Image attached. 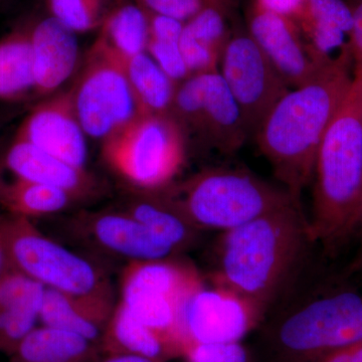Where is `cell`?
<instances>
[{
  "label": "cell",
  "mask_w": 362,
  "mask_h": 362,
  "mask_svg": "<svg viewBox=\"0 0 362 362\" xmlns=\"http://www.w3.org/2000/svg\"><path fill=\"white\" fill-rule=\"evenodd\" d=\"M354 233H356L357 238H358V250H357L354 261L350 264L349 273H361L362 272V194L361 202H359L358 214H357Z\"/></svg>",
  "instance_id": "cell-36"
},
{
  "label": "cell",
  "mask_w": 362,
  "mask_h": 362,
  "mask_svg": "<svg viewBox=\"0 0 362 362\" xmlns=\"http://www.w3.org/2000/svg\"><path fill=\"white\" fill-rule=\"evenodd\" d=\"M228 6L209 4L183 25L180 51L190 76L220 70L230 33L226 23Z\"/></svg>",
  "instance_id": "cell-17"
},
{
  "label": "cell",
  "mask_w": 362,
  "mask_h": 362,
  "mask_svg": "<svg viewBox=\"0 0 362 362\" xmlns=\"http://www.w3.org/2000/svg\"><path fill=\"white\" fill-rule=\"evenodd\" d=\"M109 1H110V0H109ZM117 2H118V4H123V0H116Z\"/></svg>",
  "instance_id": "cell-41"
},
{
  "label": "cell",
  "mask_w": 362,
  "mask_h": 362,
  "mask_svg": "<svg viewBox=\"0 0 362 362\" xmlns=\"http://www.w3.org/2000/svg\"><path fill=\"white\" fill-rule=\"evenodd\" d=\"M312 243L300 202L263 214L223 232L214 285L242 295L268 314L294 282Z\"/></svg>",
  "instance_id": "cell-1"
},
{
  "label": "cell",
  "mask_w": 362,
  "mask_h": 362,
  "mask_svg": "<svg viewBox=\"0 0 362 362\" xmlns=\"http://www.w3.org/2000/svg\"><path fill=\"white\" fill-rule=\"evenodd\" d=\"M97 344L74 333L40 326L11 356V362H94Z\"/></svg>",
  "instance_id": "cell-22"
},
{
  "label": "cell",
  "mask_w": 362,
  "mask_h": 362,
  "mask_svg": "<svg viewBox=\"0 0 362 362\" xmlns=\"http://www.w3.org/2000/svg\"><path fill=\"white\" fill-rule=\"evenodd\" d=\"M354 80L351 57L327 64L310 82L288 90L255 134L275 177L298 201L313 181L319 146Z\"/></svg>",
  "instance_id": "cell-2"
},
{
  "label": "cell",
  "mask_w": 362,
  "mask_h": 362,
  "mask_svg": "<svg viewBox=\"0 0 362 362\" xmlns=\"http://www.w3.org/2000/svg\"><path fill=\"white\" fill-rule=\"evenodd\" d=\"M135 4L146 13L168 16L182 23L211 4L209 0H135Z\"/></svg>",
  "instance_id": "cell-32"
},
{
  "label": "cell",
  "mask_w": 362,
  "mask_h": 362,
  "mask_svg": "<svg viewBox=\"0 0 362 362\" xmlns=\"http://www.w3.org/2000/svg\"><path fill=\"white\" fill-rule=\"evenodd\" d=\"M312 362H362V341L334 350Z\"/></svg>",
  "instance_id": "cell-35"
},
{
  "label": "cell",
  "mask_w": 362,
  "mask_h": 362,
  "mask_svg": "<svg viewBox=\"0 0 362 362\" xmlns=\"http://www.w3.org/2000/svg\"><path fill=\"white\" fill-rule=\"evenodd\" d=\"M259 6L294 21L303 13L307 0H257Z\"/></svg>",
  "instance_id": "cell-34"
},
{
  "label": "cell",
  "mask_w": 362,
  "mask_h": 362,
  "mask_svg": "<svg viewBox=\"0 0 362 362\" xmlns=\"http://www.w3.org/2000/svg\"><path fill=\"white\" fill-rule=\"evenodd\" d=\"M108 354H135L168 362L185 356V345L147 327L121 305L105 328L101 339Z\"/></svg>",
  "instance_id": "cell-18"
},
{
  "label": "cell",
  "mask_w": 362,
  "mask_h": 362,
  "mask_svg": "<svg viewBox=\"0 0 362 362\" xmlns=\"http://www.w3.org/2000/svg\"><path fill=\"white\" fill-rule=\"evenodd\" d=\"M183 357L187 362H252L250 350L242 342L194 343Z\"/></svg>",
  "instance_id": "cell-31"
},
{
  "label": "cell",
  "mask_w": 362,
  "mask_h": 362,
  "mask_svg": "<svg viewBox=\"0 0 362 362\" xmlns=\"http://www.w3.org/2000/svg\"><path fill=\"white\" fill-rule=\"evenodd\" d=\"M131 216L177 252L194 240L197 230L170 197L140 202Z\"/></svg>",
  "instance_id": "cell-27"
},
{
  "label": "cell",
  "mask_w": 362,
  "mask_h": 362,
  "mask_svg": "<svg viewBox=\"0 0 362 362\" xmlns=\"http://www.w3.org/2000/svg\"><path fill=\"white\" fill-rule=\"evenodd\" d=\"M0 1H1V0H0Z\"/></svg>",
  "instance_id": "cell-42"
},
{
  "label": "cell",
  "mask_w": 362,
  "mask_h": 362,
  "mask_svg": "<svg viewBox=\"0 0 362 362\" xmlns=\"http://www.w3.org/2000/svg\"><path fill=\"white\" fill-rule=\"evenodd\" d=\"M171 116L185 137L232 156L250 137L244 117L220 71L189 76L176 88Z\"/></svg>",
  "instance_id": "cell-8"
},
{
  "label": "cell",
  "mask_w": 362,
  "mask_h": 362,
  "mask_svg": "<svg viewBox=\"0 0 362 362\" xmlns=\"http://www.w3.org/2000/svg\"><path fill=\"white\" fill-rule=\"evenodd\" d=\"M218 71L242 112L250 136H255L290 88L249 33L230 35Z\"/></svg>",
  "instance_id": "cell-10"
},
{
  "label": "cell",
  "mask_w": 362,
  "mask_h": 362,
  "mask_svg": "<svg viewBox=\"0 0 362 362\" xmlns=\"http://www.w3.org/2000/svg\"><path fill=\"white\" fill-rule=\"evenodd\" d=\"M187 137L170 114L138 116L104 141V154L121 175L137 187H166L187 156Z\"/></svg>",
  "instance_id": "cell-7"
},
{
  "label": "cell",
  "mask_w": 362,
  "mask_h": 362,
  "mask_svg": "<svg viewBox=\"0 0 362 362\" xmlns=\"http://www.w3.org/2000/svg\"><path fill=\"white\" fill-rule=\"evenodd\" d=\"M202 282L192 267L170 259L142 262L128 272L123 292H144L183 301Z\"/></svg>",
  "instance_id": "cell-21"
},
{
  "label": "cell",
  "mask_w": 362,
  "mask_h": 362,
  "mask_svg": "<svg viewBox=\"0 0 362 362\" xmlns=\"http://www.w3.org/2000/svg\"><path fill=\"white\" fill-rule=\"evenodd\" d=\"M94 232L107 249L137 263L169 259L177 252L131 214H105L95 223Z\"/></svg>",
  "instance_id": "cell-19"
},
{
  "label": "cell",
  "mask_w": 362,
  "mask_h": 362,
  "mask_svg": "<svg viewBox=\"0 0 362 362\" xmlns=\"http://www.w3.org/2000/svg\"><path fill=\"white\" fill-rule=\"evenodd\" d=\"M101 362H165L148 357L135 356V354H108V356Z\"/></svg>",
  "instance_id": "cell-37"
},
{
  "label": "cell",
  "mask_w": 362,
  "mask_h": 362,
  "mask_svg": "<svg viewBox=\"0 0 362 362\" xmlns=\"http://www.w3.org/2000/svg\"><path fill=\"white\" fill-rule=\"evenodd\" d=\"M109 0H47L52 18L73 32L85 33L101 28L108 16Z\"/></svg>",
  "instance_id": "cell-30"
},
{
  "label": "cell",
  "mask_w": 362,
  "mask_h": 362,
  "mask_svg": "<svg viewBox=\"0 0 362 362\" xmlns=\"http://www.w3.org/2000/svg\"><path fill=\"white\" fill-rule=\"evenodd\" d=\"M312 242L327 252L344 244L356 230L362 194V80L351 87L324 135L313 180Z\"/></svg>",
  "instance_id": "cell-3"
},
{
  "label": "cell",
  "mask_w": 362,
  "mask_h": 362,
  "mask_svg": "<svg viewBox=\"0 0 362 362\" xmlns=\"http://www.w3.org/2000/svg\"><path fill=\"white\" fill-rule=\"evenodd\" d=\"M18 139L80 169L87 162L86 133L78 122L71 93L40 105L26 119Z\"/></svg>",
  "instance_id": "cell-13"
},
{
  "label": "cell",
  "mask_w": 362,
  "mask_h": 362,
  "mask_svg": "<svg viewBox=\"0 0 362 362\" xmlns=\"http://www.w3.org/2000/svg\"><path fill=\"white\" fill-rule=\"evenodd\" d=\"M35 89L51 93L76 70L78 59L77 33L49 16L30 30Z\"/></svg>",
  "instance_id": "cell-15"
},
{
  "label": "cell",
  "mask_w": 362,
  "mask_h": 362,
  "mask_svg": "<svg viewBox=\"0 0 362 362\" xmlns=\"http://www.w3.org/2000/svg\"><path fill=\"white\" fill-rule=\"evenodd\" d=\"M9 267L11 266H9L6 249H4V244L0 240V280H1L2 276L4 275Z\"/></svg>",
  "instance_id": "cell-38"
},
{
  "label": "cell",
  "mask_w": 362,
  "mask_h": 362,
  "mask_svg": "<svg viewBox=\"0 0 362 362\" xmlns=\"http://www.w3.org/2000/svg\"><path fill=\"white\" fill-rule=\"evenodd\" d=\"M211 4H223L228 6V0H209Z\"/></svg>",
  "instance_id": "cell-39"
},
{
  "label": "cell",
  "mask_w": 362,
  "mask_h": 362,
  "mask_svg": "<svg viewBox=\"0 0 362 362\" xmlns=\"http://www.w3.org/2000/svg\"><path fill=\"white\" fill-rule=\"evenodd\" d=\"M305 42L318 63L326 65L351 57L349 35L352 13L343 0H307L299 20Z\"/></svg>",
  "instance_id": "cell-16"
},
{
  "label": "cell",
  "mask_w": 362,
  "mask_h": 362,
  "mask_svg": "<svg viewBox=\"0 0 362 362\" xmlns=\"http://www.w3.org/2000/svg\"><path fill=\"white\" fill-rule=\"evenodd\" d=\"M147 14L149 35L146 52L173 82L180 84L190 76L180 45L185 23L168 16Z\"/></svg>",
  "instance_id": "cell-28"
},
{
  "label": "cell",
  "mask_w": 362,
  "mask_h": 362,
  "mask_svg": "<svg viewBox=\"0 0 362 362\" xmlns=\"http://www.w3.org/2000/svg\"><path fill=\"white\" fill-rule=\"evenodd\" d=\"M247 26L249 35L290 89L310 82L327 65L314 59L299 26L291 18L255 4L250 11Z\"/></svg>",
  "instance_id": "cell-12"
},
{
  "label": "cell",
  "mask_w": 362,
  "mask_h": 362,
  "mask_svg": "<svg viewBox=\"0 0 362 362\" xmlns=\"http://www.w3.org/2000/svg\"><path fill=\"white\" fill-rule=\"evenodd\" d=\"M71 194L62 188L18 180L4 187L0 202L16 216L26 218L58 213L68 206Z\"/></svg>",
  "instance_id": "cell-29"
},
{
  "label": "cell",
  "mask_w": 362,
  "mask_h": 362,
  "mask_svg": "<svg viewBox=\"0 0 362 362\" xmlns=\"http://www.w3.org/2000/svg\"><path fill=\"white\" fill-rule=\"evenodd\" d=\"M4 187L1 185V183H0V202H1V194H2V190H4Z\"/></svg>",
  "instance_id": "cell-40"
},
{
  "label": "cell",
  "mask_w": 362,
  "mask_h": 362,
  "mask_svg": "<svg viewBox=\"0 0 362 362\" xmlns=\"http://www.w3.org/2000/svg\"><path fill=\"white\" fill-rule=\"evenodd\" d=\"M143 115L170 113L177 84L162 71L148 52L122 62Z\"/></svg>",
  "instance_id": "cell-24"
},
{
  "label": "cell",
  "mask_w": 362,
  "mask_h": 362,
  "mask_svg": "<svg viewBox=\"0 0 362 362\" xmlns=\"http://www.w3.org/2000/svg\"><path fill=\"white\" fill-rule=\"evenodd\" d=\"M0 240L11 268L76 300L105 325L104 283L87 259L45 237L23 216L1 223Z\"/></svg>",
  "instance_id": "cell-6"
},
{
  "label": "cell",
  "mask_w": 362,
  "mask_h": 362,
  "mask_svg": "<svg viewBox=\"0 0 362 362\" xmlns=\"http://www.w3.org/2000/svg\"><path fill=\"white\" fill-rule=\"evenodd\" d=\"M262 325L272 361L312 362L362 341V294L337 289L307 295Z\"/></svg>",
  "instance_id": "cell-4"
},
{
  "label": "cell",
  "mask_w": 362,
  "mask_h": 362,
  "mask_svg": "<svg viewBox=\"0 0 362 362\" xmlns=\"http://www.w3.org/2000/svg\"><path fill=\"white\" fill-rule=\"evenodd\" d=\"M352 28L349 35V51L352 59L354 78L362 80V0L350 6Z\"/></svg>",
  "instance_id": "cell-33"
},
{
  "label": "cell",
  "mask_w": 362,
  "mask_h": 362,
  "mask_svg": "<svg viewBox=\"0 0 362 362\" xmlns=\"http://www.w3.org/2000/svg\"><path fill=\"white\" fill-rule=\"evenodd\" d=\"M6 164L18 180L51 185L71 194L86 183L84 169L75 168L18 138L7 152Z\"/></svg>",
  "instance_id": "cell-20"
},
{
  "label": "cell",
  "mask_w": 362,
  "mask_h": 362,
  "mask_svg": "<svg viewBox=\"0 0 362 362\" xmlns=\"http://www.w3.org/2000/svg\"><path fill=\"white\" fill-rule=\"evenodd\" d=\"M71 100L86 135L107 140L143 115L122 62L95 42Z\"/></svg>",
  "instance_id": "cell-9"
},
{
  "label": "cell",
  "mask_w": 362,
  "mask_h": 362,
  "mask_svg": "<svg viewBox=\"0 0 362 362\" xmlns=\"http://www.w3.org/2000/svg\"><path fill=\"white\" fill-rule=\"evenodd\" d=\"M40 322L47 327L74 333L97 345L105 330L104 326L76 300L47 288L40 309Z\"/></svg>",
  "instance_id": "cell-25"
},
{
  "label": "cell",
  "mask_w": 362,
  "mask_h": 362,
  "mask_svg": "<svg viewBox=\"0 0 362 362\" xmlns=\"http://www.w3.org/2000/svg\"><path fill=\"white\" fill-rule=\"evenodd\" d=\"M148 14L136 4H118L101 26L96 42L121 62L146 52Z\"/></svg>",
  "instance_id": "cell-23"
},
{
  "label": "cell",
  "mask_w": 362,
  "mask_h": 362,
  "mask_svg": "<svg viewBox=\"0 0 362 362\" xmlns=\"http://www.w3.org/2000/svg\"><path fill=\"white\" fill-rule=\"evenodd\" d=\"M35 85L30 30L0 42V98L21 96Z\"/></svg>",
  "instance_id": "cell-26"
},
{
  "label": "cell",
  "mask_w": 362,
  "mask_h": 362,
  "mask_svg": "<svg viewBox=\"0 0 362 362\" xmlns=\"http://www.w3.org/2000/svg\"><path fill=\"white\" fill-rule=\"evenodd\" d=\"M171 199L199 230H232L275 209L300 202L249 170L209 168L175 190Z\"/></svg>",
  "instance_id": "cell-5"
},
{
  "label": "cell",
  "mask_w": 362,
  "mask_h": 362,
  "mask_svg": "<svg viewBox=\"0 0 362 362\" xmlns=\"http://www.w3.org/2000/svg\"><path fill=\"white\" fill-rule=\"evenodd\" d=\"M44 285L9 267L0 280V352L13 356L40 321Z\"/></svg>",
  "instance_id": "cell-14"
},
{
  "label": "cell",
  "mask_w": 362,
  "mask_h": 362,
  "mask_svg": "<svg viewBox=\"0 0 362 362\" xmlns=\"http://www.w3.org/2000/svg\"><path fill=\"white\" fill-rule=\"evenodd\" d=\"M266 315L258 305L232 290L202 285L181 302L180 330L188 346L194 343L242 342L258 329Z\"/></svg>",
  "instance_id": "cell-11"
}]
</instances>
